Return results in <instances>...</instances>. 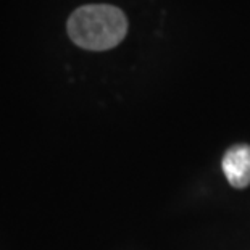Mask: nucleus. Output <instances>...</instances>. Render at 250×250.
Listing matches in <instances>:
<instances>
[{"mask_svg": "<svg viewBox=\"0 0 250 250\" xmlns=\"http://www.w3.org/2000/svg\"><path fill=\"white\" fill-rule=\"evenodd\" d=\"M68 36L86 50H108L125 39L127 20L113 5L95 3L74 10L68 20Z\"/></svg>", "mask_w": 250, "mask_h": 250, "instance_id": "f257e3e1", "label": "nucleus"}, {"mask_svg": "<svg viewBox=\"0 0 250 250\" xmlns=\"http://www.w3.org/2000/svg\"><path fill=\"white\" fill-rule=\"evenodd\" d=\"M223 171L232 188L244 189L250 184V146L239 144L223 157Z\"/></svg>", "mask_w": 250, "mask_h": 250, "instance_id": "f03ea898", "label": "nucleus"}]
</instances>
